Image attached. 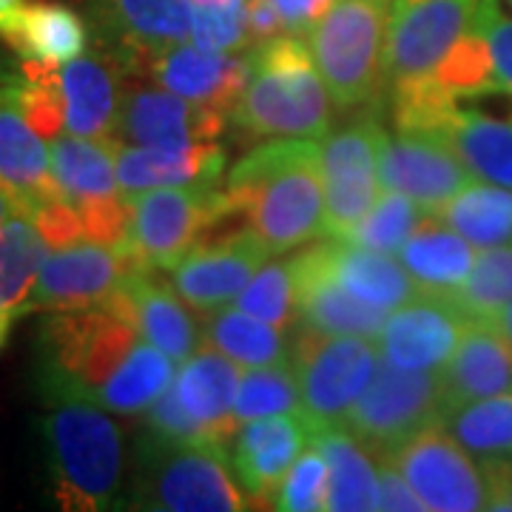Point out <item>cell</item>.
Here are the masks:
<instances>
[{"mask_svg":"<svg viewBox=\"0 0 512 512\" xmlns=\"http://www.w3.org/2000/svg\"><path fill=\"white\" fill-rule=\"evenodd\" d=\"M12 322H15V316L6 311H0V348L6 345V339H9V328H12Z\"/></svg>","mask_w":512,"mask_h":512,"instance_id":"cell-53","label":"cell"},{"mask_svg":"<svg viewBox=\"0 0 512 512\" xmlns=\"http://www.w3.org/2000/svg\"><path fill=\"white\" fill-rule=\"evenodd\" d=\"M0 188L32 217L63 200L52 174L49 143L26 117L15 83L0 86Z\"/></svg>","mask_w":512,"mask_h":512,"instance_id":"cell-20","label":"cell"},{"mask_svg":"<svg viewBox=\"0 0 512 512\" xmlns=\"http://www.w3.org/2000/svg\"><path fill=\"white\" fill-rule=\"evenodd\" d=\"M302 413L299 382L291 362H279L268 367H242L237 396H234V416L239 424L268 416Z\"/></svg>","mask_w":512,"mask_h":512,"instance_id":"cell-40","label":"cell"},{"mask_svg":"<svg viewBox=\"0 0 512 512\" xmlns=\"http://www.w3.org/2000/svg\"><path fill=\"white\" fill-rule=\"evenodd\" d=\"M470 322L450 293L421 291L390 311L376 345L384 362L402 370H441Z\"/></svg>","mask_w":512,"mask_h":512,"instance_id":"cell-17","label":"cell"},{"mask_svg":"<svg viewBox=\"0 0 512 512\" xmlns=\"http://www.w3.org/2000/svg\"><path fill=\"white\" fill-rule=\"evenodd\" d=\"M313 427L302 413L268 416L239 424L231 439V470L242 493L254 501H271L293 461L311 444Z\"/></svg>","mask_w":512,"mask_h":512,"instance_id":"cell-22","label":"cell"},{"mask_svg":"<svg viewBox=\"0 0 512 512\" xmlns=\"http://www.w3.org/2000/svg\"><path fill=\"white\" fill-rule=\"evenodd\" d=\"M495 325L501 328V333L510 339V345H512V302L507 305V308H504V311H501V316L495 319Z\"/></svg>","mask_w":512,"mask_h":512,"instance_id":"cell-51","label":"cell"},{"mask_svg":"<svg viewBox=\"0 0 512 512\" xmlns=\"http://www.w3.org/2000/svg\"><path fill=\"white\" fill-rule=\"evenodd\" d=\"M248 0H194L191 43L205 52L234 55L251 46L248 32Z\"/></svg>","mask_w":512,"mask_h":512,"instance_id":"cell-42","label":"cell"},{"mask_svg":"<svg viewBox=\"0 0 512 512\" xmlns=\"http://www.w3.org/2000/svg\"><path fill=\"white\" fill-rule=\"evenodd\" d=\"M379 510L427 512L419 493L407 484V478L387 461H379Z\"/></svg>","mask_w":512,"mask_h":512,"instance_id":"cell-46","label":"cell"},{"mask_svg":"<svg viewBox=\"0 0 512 512\" xmlns=\"http://www.w3.org/2000/svg\"><path fill=\"white\" fill-rule=\"evenodd\" d=\"M103 305L123 313L146 342L168 353L177 365L200 348L202 330L194 313L185 308L188 302L171 285L154 279V271H134Z\"/></svg>","mask_w":512,"mask_h":512,"instance_id":"cell-23","label":"cell"},{"mask_svg":"<svg viewBox=\"0 0 512 512\" xmlns=\"http://www.w3.org/2000/svg\"><path fill=\"white\" fill-rule=\"evenodd\" d=\"M382 362L376 339L296 328L291 365L299 382L302 416L313 430L342 427L353 404L373 382Z\"/></svg>","mask_w":512,"mask_h":512,"instance_id":"cell-7","label":"cell"},{"mask_svg":"<svg viewBox=\"0 0 512 512\" xmlns=\"http://www.w3.org/2000/svg\"><path fill=\"white\" fill-rule=\"evenodd\" d=\"M202 339L205 345L234 359L239 367H268L291 362L293 333L239 311L237 305L205 313Z\"/></svg>","mask_w":512,"mask_h":512,"instance_id":"cell-34","label":"cell"},{"mask_svg":"<svg viewBox=\"0 0 512 512\" xmlns=\"http://www.w3.org/2000/svg\"><path fill=\"white\" fill-rule=\"evenodd\" d=\"M336 0H274L276 12L282 18V26L288 35L311 32L319 20L328 15V9Z\"/></svg>","mask_w":512,"mask_h":512,"instance_id":"cell-47","label":"cell"},{"mask_svg":"<svg viewBox=\"0 0 512 512\" xmlns=\"http://www.w3.org/2000/svg\"><path fill=\"white\" fill-rule=\"evenodd\" d=\"M441 427L476 458L478 464L512 461V393L458 404L444 413Z\"/></svg>","mask_w":512,"mask_h":512,"instance_id":"cell-36","label":"cell"},{"mask_svg":"<svg viewBox=\"0 0 512 512\" xmlns=\"http://www.w3.org/2000/svg\"><path fill=\"white\" fill-rule=\"evenodd\" d=\"M148 74L168 92L231 117L248 80V55H217L194 43H180L151 57Z\"/></svg>","mask_w":512,"mask_h":512,"instance_id":"cell-24","label":"cell"},{"mask_svg":"<svg viewBox=\"0 0 512 512\" xmlns=\"http://www.w3.org/2000/svg\"><path fill=\"white\" fill-rule=\"evenodd\" d=\"M379 180L382 188L402 191L419 202L427 214H439L467 185L476 183L447 140L424 128H396L393 134L384 131Z\"/></svg>","mask_w":512,"mask_h":512,"instance_id":"cell-16","label":"cell"},{"mask_svg":"<svg viewBox=\"0 0 512 512\" xmlns=\"http://www.w3.org/2000/svg\"><path fill=\"white\" fill-rule=\"evenodd\" d=\"M393 0H336L308 32L316 69L339 109L373 103L384 92V40Z\"/></svg>","mask_w":512,"mask_h":512,"instance_id":"cell-6","label":"cell"},{"mask_svg":"<svg viewBox=\"0 0 512 512\" xmlns=\"http://www.w3.org/2000/svg\"><path fill=\"white\" fill-rule=\"evenodd\" d=\"M481 0H393L384 40V89H399L439 69L476 26Z\"/></svg>","mask_w":512,"mask_h":512,"instance_id":"cell-11","label":"cell"},{"mask_svg":"<svg viewBox=\"0 0 512 512\" xmlns=\"http://www.w3.org/2000/svg\"><path fill=\"white\" fill-rule=\"evenodd\" d=\"M239 311L251 313L256 319L276 325V328L296 333L299 328V313H296V288H293L291 256L265 262L254 279L242 288L234 299Z\"/></svg>","mask_w":512,"mask_h":512,"instance_id":"cell-41","label":"cell"},{"mask_svg":"<svg viewBox=\"0 0 512 512\" xmlns=\"http://www.w3.org/2000/svg\"><path fill=\"white\" fill-rule=\"evenodd\" d=\"M293 288H296V313L302 328L322 330V333H350L379 339L387 311L370 308L359 302L333 274L330 265V239L316 242L305 251L291 256Z\"/></svg>","mask_w":512,"mask_h":512,"instance_id":"cell-18","label":"cell"},{"mask_svg":"<svg viewBox=\"0 0 512 512\" xmlns=\"http://www.w3.org/2000/svg\"><path fill=\"white\" fill-rule=\"evenodd\" d=\"M487 484H490V504L487 510L512 512V461L507 464H484Z\"/></svg>","mask_w":512,"mask_h":512,"instance_id":"cell-49","label":"cell"},{"mask_svg":"<svg viewBox=\"0 0 512 512\" xmlns=\"http://www.w3.org/2000/svg\"><path fill=\"white\" fill-rule=\"evenodd\" d=\"M333 106L311 46L296 35H279L251 46L248 80L231 120L254 137L313 140L328 134Z\"/></svg>","mask_w":512,"mask_h":512,"instance_id":"cell-3","label":"cell"},{"mask_svg":"<svg viewBox=\"0 0 512 512\" xmlns=\"http://www.w3.org/2000/svg\"><path fill=\"white\" fill-rule=\"evenodd\" d=\"M504 6H507V9H510V12H512V0H504Z\"/></svg>","mask_w":512,"mask_h":512,"instance_id":"cell-54","label":"cell"},{"mask_svg":"<svg viewBox=\"0 0 512 512\" xmlns=\"http://www.w3.org/2000/svg\"><path fill=\"white\" fill-rule=\"evenodd\" d=\"M447 410L458 404L512 393V345L495 322L473 319L456 353L441 367Z\"/></svg>","mask_w":512,"mask_h":512,"instance_id":"cell-26","label":"cell"},{"mask_svg":"<svg viewBox=\"0 0 512 512\" xmlns=\"http://www.w3.org/2000/svg\"><path fill=\"white\" fill-rule=\"evenodd\" d=\"M450 296L470 319L495 322L512 302V242L481 248L470 276Z\"/></svg>","mask_w":512,"mask_h":512,"instance_id":"cell-38","label":"cell"},{"mask_svg":"<svg viewBox=\"0 0 512 512\" xmlns=\"http://www.w3.org/2000/svg\"><path fill=\"white\" fill-rule=\"evenodd\" d=\"M382 458L407 478L427 512H476L490 504L484 467L441 424Z\"/></svg>","mask_w":512,"mask_h":512,"instance_id":"cell-12","label":"cell"},{"mask_svg":"<svg viewBox=\"0 0 512 512\" xmlns=\"http://www.w3.org/2000/svg\"><path fill=\"white\" fill-rule=\"evenodd\" d=\"M100 9L128 52L146 60L191 43L194 0H100Z\"/></svg>","mask_w":512,"mask_h":512,"instance_id":"cell-30","label":"cell"},{"mask_svg":"<svg viewBox=\"0 0 512 512\" xmlns=\"http://www.w3.org/2000/svg\"><path fill=\"white\" fill-rule=\"evenodd\" d=\"M330 495V467L325 453L313 444L302 450V456L293 461L288 476L271 495V507L282 512H319L328 510Z\"/></svg>","mask_w":512,"mask_h":512,"instance_id":"cell-43","label":"cell"},{"mask_svg":"<svg viewBox=\"0 0 512 512\" xmlns=\"http://www.w3.org/2000/svg\"><path fill=\"white\" fill-rule=\"evenodd\" d=\"M225 205L274 256L325 234L322 146L274 140L245 154L225 177Z\"/></svg>","mask_w":512,"mask_h":512,"instance_id":"cell-2","label":"cell"},{"mask_svg":"<svg viewBox=\"0 0 512 512\" xmlns=\"http://www.w3.org/2000/svg\"><path fill=\"white\" fill-rule=\"evenodd\" d=\"M49 239L26 211H12L0 225V311L29 313V299L49 254Z\"/></svg>","mask_w":512,"mask_h":512,"instance_id":"cell-35","label":"cell"},{"mask_svg":"<svg viewBox=\"0 0 512 512\" xmlns=\"http://www.w3.org/2000/svg\"><path fill=\"white\" fill-rule=\"evenodd\" d=\"M427 217H433V214H427L419 202L410 200L407 194L382 188L379 200L370 205L365 217L339 239H348L353 245H362L370 251L399 254L404 242L416 234V228Z\"/></svg>","mask_w":512,"mask_h":512,"instance_id":"cell-39","label":"cell"},{"mask_svg":"<svg viewBox=\"0 0 512 512\" xmlns=\"http://www.w3.org/2000/svg\"><path fill=\"white\" fill-rule=\"evenodd\" d=\"M23 0H0V32L9 26V20L15 18V12L20 9Z\"/></svg>","mask_w":512,"mask_h":512,"instance_id":"cell-50","label":"cell"},{"mask_svg":"<svg viewBox=\"0 0 512 512\" xmlns=\"http://www.w3.org/2000/svg\"><path fill=\"white\" fill-rule=\"evenodd\" d=\"M177 362L109 305L55 311L37 333V384L46 402L83 399L140 416L174 384Z\"/></svg>","mask_w":512,"mask_h":512,"instance_id":"cell-1","label":"cell"},{"mask_svg":"<svg viewBox=\"0 0 512 512\" xmlns=\"http://www.w3.org/2000/svg\"><path fill=\"white\" fill-rule=\"evenodd\" d=\"M330 265L345 291L379 311H396L421 293L399 256L370 251L348 239H330Z\"/></svg>","mask_w":512,"mask_h":512,"instance_id":"cell-31","label":"cell"},{"mask_svg":"<svg viewBox=\"0 0 512 512\" xmlns=\"http://www.w3.org/2000/svg\"><path fill=\"white\" fill-rule=\"evenodd\" d=\"M140 262L128 248L100 239H77L49 248L29 311H77L109 302Z\"/></svg>","mask_w":512,"mask_h":512,"instance_id":"cell-13","label":"cell"},{"mask_svg":"<svg viewBox=\"0 0 512 512\" xmlns=\"http://www.w3.org/2000/svg\"><path fill=\"white\" fill-rule=\"evenodd\" d=\"M473 248L512 242V191L493 183H470L436 214Z\"/></svg>","mask_w":512,"mask_h":512,"instance_id":"cell-37","label":"cell"},{"mask_svg":"<svg viewBox=\"0 0 512 512\" xmlns=\"http://www.w3.org/2000/svg\"><path fill=\"white\" fill-rule=\"evenodd\" d=\"M271 256L248 225L225 234L208 231L171 268V288L194 311L211 313L234 302Z\"/></svg>","mask_w":512,"mask_h":512,"instance_id":"cell-15","label":"cell"},{"mask_svg":"<svg viewBox=\"0 0 512 512\" xmlns=\"http://www.w3.org/2000/svg\"><path fill=\"white\" fill-rule=\"evenodd\" d=\"M384 128L367 117L353 126L325 134L322 185H325V234L345 237L382 194L379 148Z\"/></svg>","mask_w":512,"mask_h":512,"instance_id":"cell-14","label":"cell"},{"mask_svg":"<svg viewBox=\"0 0 512 512\" xmlns=\"http://www.w3.org/2000/svg\"><path fill=\"white\" fill-rule=\"evenodd\" d=\"M222 171L225 151L214 140L180 148L117 143V177L126 197L168 185L220 183Z\"/></svg>","mask_w":512,"mask_h":512,"instance_id":"cell-27","label":"cell"},{"mask_svg":"<svg viewBox=\"0 0 512 512\" xmlns=\"http://www.w3.org/2000/svg\"><path fill=\"white\" fill-rule=\"evenodd\" d=\"M396 256L421 291L453 293L473 271L478 248H473L467 239L433 214L421 222L416 234L404 242Z\"/></svg>","mask_w":512,"mask_h":512,"instance_id":"cell-32","label":"cell"},{"mask_svg":"<svg viewBox=\"0 0 512 512\" xmlns=\"http://www.w3.org/2000/svg\"><path fill=\"white\" fill-rule=\"evenodd\" d=\"M52 77L63 103V131L114 140L126 92L120 89V72L109 60L80 55L52 69Z\"/></svg>","mask_w":512,"mask_h":512,"instance_id":"cell-25","label":"cell"},{"mask_svg":"<svg viewBox=\"0 0 512 512\" xmlns=\"http://www.w3.org/2000/svg\"><path fill=\"white\" fill-rule=\"evenodd\" d=\"M52 174L60 197L86 225V239L128 248L131 200L117 177V140L60 131L49 140Z\"/></svg>","mask_w":512,"mask_h":512,"instance_id":"cell-9","label":"cell"},{"mask_svg":"<svg viewBox=\"0 0 512 512\" xmlns=\"http://www.w3.org/2000/svg\"><path fill=\"white\" fill-rule=\"evenodd\" d=\"M228 123V114L197 106L163 86L128 89L117 123V143L128 146L180 148L217 140Z\"/></svg>","mask_w":512,"mask_h":512,"instance_id":"cell-19","label":"cell"},{"mask_svg":"<svg viewBox=\"0 0 512 512\" xmlns=\"http://www.w3.org/2000/svg\"><path fill=\"white\" fill-rule=\"evenodd\" d=\"M313 444L325 453L330 467L328 510H379V464L367 456V447L348 427L313 430Z\"/></svg>","mask_w":512,"mask_h":512,"instance_id":"cell-33","label":"cell"},{"mask_svg":"<svg viewBox=\"0 0 512 512\" xmlns=\"http://www.w3.org/2000/svg\"><path fill=\"white\" fill-rule=\"evenodd\" d=\"M476 29L490 55L495 94L512 97V15L504 12V0H481Z\"/></svg>","mask_w":512,"mask_h":512,"instance_id":"cell-44","label":"cell"},{"mask_svg":"<svg viewBox=\"0 0 512 512\" xmlns=\"http://www.w3.org/2000/svg\"><path fill=\"white\" fill-rule=\"evenodd\" d=\"M239 376H242V367L211 345L197 348V353L188 356L174 376V390L180 402L225 447L239 430V421L234 416Z\"/></svg>","mask_w":512,"mask_h":512,"instance_id":"cell-28","label":"cell"},{"mask_svg":"<svg viewBox=\"0 0 512 512\" xmlns=\"http://www.w3.org/2000/svg\"><path fill=\"white\" fill-rule=\"evenodd\" d=\"M148 433L160 436L165 441H177V444H220V441L211 436V430L197 421L188 407L180 402L174 384L165 390L157 402L148 407ZM225 447V444H222Z\"/></svg>","mask_w":512,"mask_h":512,"instance_id":"cell-45","label":"cell"},{"mask_svg":"<svg viewBox=\"0 0 512 512\" xmlns=\"http://www.w3.org/2000/svg\"><path fill=\"white\" fill-rule=\"evenodd\" d=\"M413 128L436 131L481 183L512 191V114L495 117L490 111L464 106L461 100H441L421 114Z\"/></svg>","mask_w":512,"mask_h":512,"instance_id":"cell-21","label":"cell"},{"mask_svg":"<svg viewBox=\"0 0 512 512\" xmlns=\"http://www.w3.org/2000/svg\"><path fill=\"white\" fill-rule=\"evenodd\" d=\"M245 15H248V32H251V46L274 40L279 35H288L282 18L276 12L274 0H248L245 3Z\"/></svg>","mask_w":512,"mask_h":512,"instance_id":"cell-48","label":"cell"},{"mask_svg":"<svg viewBox=\"0 0 512 512\" xmlns=\"http://www.w3.org/2000/svg\"><path fill=\"white\" fill-rule=\"evenodd\" d=\"M12 211H18V205H15V200L0 188V225L9 220V214H12Z\"/></svg>","mask_w":512,"mask_h":512,"instance_id":"cell-52","label":"cell"},{"mask_svg":"<svg viewBox=\"0 0 512 512\" xmlns=\"http://www.w3.org/2000/svg\"><path fill=\"white\" fill-rule=\"evenodd\" d=\"M131 507L163 512L248 510L222 444H177L146 433L137 447Z\"/></svg>","mask_w":512,"mask_h":512,"instance_id":"cell-5","label":"cell"},{"mask_svg":"<svg viewBox=\"0 0 512 512\" xmlns=\"http://www.w3.org/2000/svg\"><path fill=\"white\" fill-rule=\"evenodd\" d=\"M0 37L26 60L52 69L86 55L89 46L86 23L52 0H23Z\"/></svg>","mask_w":512,"mask_h":512,"instance_id":"cell-29","label":"cell"},{"mask_svg":"<svg viewBox=\"0 0 512 512\" xmlns=\"http://www.w3.org/2000/svg\"><path fill=\"white\" fill-rule=\"evenodd\" d=\"M40 419L49 484L57 507L103 512L123 487V433L109 410L83 399H52Z\"/></svg>","mask_w":512,"mask_h":512,"instance_id":"cell-4","label":"cell"},{"mask_svg":"<svg viewBox=\"0 0 512 512\" xmlns=\"http://www.w3.org/2000/svg\"><path fill=\"white\" fill-rule=\"evenodd\" d=\"M128 200V251L146 271H171L188 248L228 214L220 183L151 188Z\"/></svg>","mask_w":512,"mask_h":512,"instance_id":"cell-10","label":"cell"},{"mask_svg":"<svg viewBox=\"0 0 512 512\" xmlns=\"http://www.w3.org/2000/svg\"><path fill=\"white\" fill-rule=\"evenodd\" d=\"M444 413L447 396L441 370H402L382 359L342 427L373 453L390 456L404 441L439 427Z\"/></svg>","mask_w":512,"mask_h":512,"instance_id":"cell-8","label":"cell"}]
</instances>
